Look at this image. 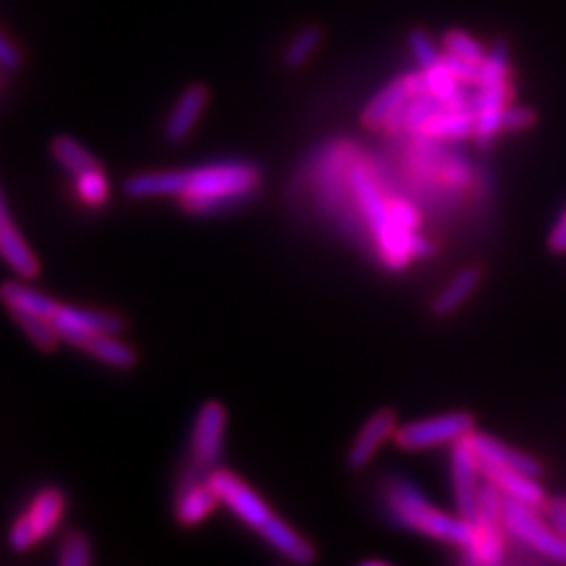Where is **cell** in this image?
I'll list each match as a JSON object with an SVG mask.
<instances>
[{
	"mask_svg": "<svg viewBox=\"0 0 566 566\" xmlns=\"http://www.w3.org/2000/svg\"><path fill=\"white\" fill-rule=\"evenodd\" d=\"M349 187L357 212L366 224V232L374 239L376 251L387 270H406L413 258H428L432 253V245L420 234L401 229L392 212V203L380 191L374 172L359 156H354L349 166Z\"/></svg>",
	"mask_w": 566,
	"mask_h": 566,
	"instance_id": "cell-1",
	"label": "cell"
},
{
	"mask_svg": "<svg viewBox=\"0 0 566 566\" xmlns=\"http://www.w3.org/2000/svg\"><path fill=\"white\" fill-rule=\"evenodd\" d=\"M262 185V172L248 161H220L185 170V189L177 201L191 216H208L251 197Z\"/></svg>",
	"mask_w": 566,
	"mask_h": 566,
	"instance_id": "cell-2",
	"label": "cell"
},
{
	"mask_svg": "<svg viewBox=\"0 0 566 566\" xmlns=\"http://www.w3.org/2000/svg\"><path fill=\"white\" fill-rule=\"evenodd\" d=\"M385 503L392 517L411 531L437 541H447L458 545L460 551H468L474 543V522L465 517H451L447 512L437 510L428 499L401 476H389L385 484Z\"/></svg>",
	"mask_w": 566,
	"mask_h": 566,
	"instance_id": "cell-3",
	"label": "cell"
},
{
	"mask_svg": "<svg viewBox=\"0 0 566 566\" xmlns=\"http://www.w3.org/2000/svg\"><path fill=\"white\" fill-rule=\"evenodd\" d=\"M510 97V60L505 43H495L480 69L474 97V137L482 147H489L503 130V116Z\"/></svg>",
	"mask_w": 566,
	"mask_h": 566,
	"instance_id": "cell-4",
	"label": "cell"
},
{
	"mask_svg": "<svg viewBox=\"0 0 566 566\" xmlns=\"http://www.w3.org/2000/svg\"><path fill=\"white\" fill-rule=\"evenodd\" d=\"M66 510V495L60 486H45L33 495L24 515L17 517L10 526L8 545L17 555L29 553L35 543L55 534Z\"/></svg>",
	"mask_w": 566,
	"mask_h": 566,
	"instance_id": "cell-5",
	"label": "cell"
},
{
	"mask_svg": "<svg viewBox=\"0 0 566 566\" xmlns=\"http://www.w3.org/2000/svg\"><path fill=\"white\" fill-rule=\"evenodd\" d=\"M503 526L512 538H517L531 551L553 562H566V541L559 538L553 526L538 517V507L520 501H503Z\"/></svg>",
	"mask_w": 566,
	"mask_h": 566,
	"instance_id": "cell-6",
	"label": "cell"
},
{
	"mask_svg": "<svg viewBox=\"0 0 566 566\" xmlns=\"http://www.w3.org/2000/svg\"><path fill=\"white\" fill-rule=\"evenodd\" d=\"M472 432V418L470 413H444L434 418L416 420L409 424H401L395 432V444L403 451H424L444 444H455Z\"/></svg>",
	"mask_w": 566,
	"mask_h": 566,
	"instance_id": "cell-7",
	"label": "cell"
},
{
	"mask_svg": "<svg viewBox=\"0 0 566 566\" xmlns=\"http://www.w3.org/2000/svg\"><path fill=\"white\" fill-rule=\"evenodd\" d=\"M208 482L212 491L218 493L220 503L232 510L234 517H239L248 528H253L258 536L260 531L272 522L274 512L270 510V505L264 503L243 480H239L232 470L216 468L208 474Z\"/></svg>",
	"mask_w": 566,
	"mask_h": 566,
	"instance_id": "cell-8",
	"label": "cell"
},
{
	"mask_svg": "<svg viewBox=\"0 0 566 566\" xmlns=\"http://www.w3.org/2000/svg\"><path fill=\"white\" fill-rule=\"evenodd\" d=\"M227 432V409L220 401H206L197 413L191 428L189 444V465L203 474H210L218 468Z\"/></svg>",
	"mask_w": 566,
	"mask_h": 566,
	"instance_id": "cell-9",
	"label": "cell"
},
{
	"mask_svg": "<svg viewBox=\"0 0 566 566\" xmlns=\"http://www.w3.org/2000/svg\"><path fill=\"white\" fill-rule=\"evenodd\" d=\"M422 91H428L422 71H418V74L416 71H411V74H403L395 81H389L364 106L361 126L368 130L387 128L389 120H392L403 109V106L409 104L416 95H420Z\"/></svg>",
	"mask_w": 566,
	"mask_h": 566,
	"instance_id": "cell-10",
	"label": "cell"
},
{
	"mask_svg": "<svg viewBox=\"0 0 566 566\" xmlns=\"http://www.w3.org/2000/svg\"><path fill=\"white\" fill-rule=\"evenodd\" d=\"M220 505L218 493L212 491L208 474L199 472L197 468H187L177 482L175 493V520L185 528H193L203 524L216 507Z\"/></svg>",
	"mask_w": 566,
	"mask_h": 566,
	"instance_id": "cell-11",
	"label": "cell"
},
{
	"mask_svg": "<svg viewBox=\"0 0 566 566\" xmlns=\"http://www.w3.org/2000/svg\"><path fill=\"white\" fill-rule=\"evenodd\" d=\"M480 458H476L470 439L463 437L453 444L451 453V482H453V495L458 515L465 520H474L476 503H480Z\"/></svg>",
	"mask_w": 566,
	"mask_h": 566,
	"instance_id": "cell-12",
	"label": "cell"
},
{
	"mask_svg": "<svg viewBox=\"0 0 566 566\" xmlns=\"http://www.w3.org/2000/svg\"><path fill=\"white\" fill-rule=\"evenodd\" d=\"M52 322H55L60 335H62V343L69 345H78L87 335H97V333H123L126 331V322L118 314L112 312H102V310H83V307H71V305H62L57 307L55 316H52Z\"/></svg>",
	"mask_w": 566,
	"mask_h": 566,
	"instance_id": "cell-13",
	"label": "cell"
},
{
	"mask_svg": "<svg viewBox=\"0 0 566 566\" xmlns=\"http://www.w3.org/2000/svg\"><path fill=\"white\" fill-rule=\"evenodd\" d=\"M210 102V91L203 83H191L185 87L182 95L177 97L175 106L170 109V116L164 126V139L170 147H180L191 137L197 123L201 120L206 106Z\"/></svg>",
	"mask_w": 566,
	"mask_h": 566,
	"instance_id": "cell-14",
	"label": "cell"
},
{
	"mask_svg": "<svg viewBox=\"0 0 566 566\" xmlns=\"http://www.w3.org/2000/svg\"><path fill=\"white\" fill-rule=\"evenodd\" d=\"M395 432H397V413L392 409L376 411L364 422V428L359 430L357 437H354L352 447L347 449V455H345L347 468L354 472L364 470L370 460L376 458V453L380 451L385 441L395 439Z\"/></svg>",
	"mask_w": 566,
	"mask_h": 566,
	"instance_id": "cell-15",
	"label": "cell"
},
{
	"mask_svg": "<svg viewBox=\"0 0 566 566\" xmlns=\"http://www.w3.org/2000/svg\"><path fill=\"white\" fill-rule=\"evenodd\" d=\"M0 258L8 262V268L20 279L31 281L41 274L39 260L31 253L24 237L17 232L3 191H0Z\"/></svg>",
	"mask_w": 566,
	"mask_h": 566,
	"instance_id": "cell-16",
	"label": "cell"
},
{
	"mask_svg": "<svg viewBox=\"0 0 566 566\" xmlns=\"http://www.w3.org/2000/svg\"><path fill=\"white\" fill-rule=\"evenodd\" d=\"M482 468V476L489 482H493L495 486H499L503 491L505 499H512V501H520L524 505H531V507H545V491L543 486L536 482L534 474H526V472H520V470H510V468H499V465H486V463H480Z\"/></svg>",
	"mask_w": 566,
	"mask_h": 566,
	"instance_id": "cell-17",
	"label": "cell"
},
{
	"mask_svg": "<svg viewBox=\"0 0 566 566\" xmlns=\"http://www.w3.org/2000/svg\"><path fill=\"white\" fill-rule=\"evenodd\" d=\"M468 439H470V444H472L476 458H480V463L520 470V472L534 474V476L541 474V463H538V460L531 458L528 453L512 449V447L503 444V441L493 439L489 434H482V432H470Z\"/></svg>",
	"mask_w": 566,
	"mask_h": 566,
	"instance_id": "cell-18",
	"label": "cell"
},
{
	"mask_svg": "<svg viewBox=\"0 0 566 566\" xmlns=\"http://www.w3.org/2000/svg\"><path fill=\"white\" fill-rule=\"evenodd\" d=\"M185 189V170L139 172L123 182V193L130 199H166L180 197Z\"/></svg>",
	"mask_w": 566,
	"mask_h": 566,
	"instance_id": "cell-19",
	"label": "cell"
},
{
	"mask_svg": "<svg viewBox=\"0 0 566 566\" xmlns=\"http://www.w3.org/2000/svg\"><path fill=\"white\" fill-rule=\"evenodd\" d=\"M260 536L270 543V547H274V551L286 557L289 562H295V564H312L316 559V551L314 545L303 538L300 534H295V531L291 528V524H286L283 520H279L276 515L272 517V522L264 526L260 531Z\"/></svg>",
	"mask_w": 566,
	"mask_h": 566,
	"instance_id": "cell-20",
	"label": "cell"
},
{
	"mask_svg": "<svg viewBox=\"0 0 566 566\" xmlns=\"http://www.w3.org/2000/svg\"><path fill=\"white\" fill-rule=\"evenodd\" d=\"M76 347L91 354L99 364L116 370H130L137 366V352L130 345L118 340V335L114 333L87 335Z\"/></svg>",
	"mask_w": 566,
	"mask_h": 566,
	"instance_id": "cell-21",
	"label": "cell"
},
{
	"mask_svg": "<svg viewBox=\"0 0 566 566\" xmlns=\"http://www.w3.org/2000/svg\"><path fill=\"white\" fill-rule=\"evenodd\" d=\"M424 139H465L474 135V112L472 109H453V106H444V109L430 116L422 123L418 130Z\"/></svg>",
	"mask_w": 566,
	"mask_h": 566,
	"instance_id": "cell-22",
	"label": "cell"
},
{
	"mask_svg": "<svg viewBox=\"0 0 566 566\" xmlns=\"http://www.w3.org/2000/svg\"><path fill=\"white\" fill-rule=\"evenodd\" d=\"M0 303L8 307V312H29L52 318L60 307L55 297H50L31 286H24L20 281H8L0 286Z\"/></svg>",
	"mask_w": 566,
	"mask_h": 566,
	"instance_id": "cell-23",
	"label": "cell"
},
{
	"mask_svg": "<svg viewBox=\"0 0 566 566\" xmlns=\"http://www.w3.org/2000/svg\"><path fill=\"white\" fill-rule=\"evenodd\" d=\"M480 279L482 274L476 268H465L458 274H453V279L432 300V314L449 316L455 310L463 307L465 300L476 291V286H480Z\"/></svg>",
	"mask_w": 566,
	"mask_h": 566,
	"instance_id": "cell-24",
	"label": "cell"
},
{
	"mask_svg": "<svg viewBox=\"0 0 566 566\" xmlns=\"http://www.w3.org/2000/svg\"><path fill=\"white\" fill-rule=\"evenodd\" d=\"M50 154L55 161L71 175L76 177L85 170H93V168H99V161L97 158L87 151L78 139L69 137V135H57L52 137L50 142Z\"/></svg>",
	"mask_w": 566,
	"mask_h": 566,
	"instance_id": "cell-25",
	"label": "cell"
},
{
	"mask_svg": "<svg viewBox=\"0 0 566 566\" xmlns=\"http://www.w3.org/2000/svg\"><path fill=\"white\" fill-rule=\"evenodd\" d=\"M14 324L24 331L31 345L41 352H55L62 343V335L55 326V322L41 314H29V312H10Z\"/></svg>",
	"mask_w": 566,
	"mask_h": 566,
	"instance_id": "cell-26",
	"label": "cell"
},
{
	"mask_svg": "<svg viewBox=\"0 0 566 566\" xmlns=\"http://www.w3.org/2000/svg\"><path fill=\"white\" fill-rule=\"evenodd\" d=\"M322 41H324V29L322 27L310 24L305 29H300L291 39V43L286 45V50H283L281 64L291 69V71L303 69L312 60V55L318 50V45H322Z\"/></svg>",
	"mask_w": 566,
	"mask_h": 566,
	"instance_id": "cell-27",
	"label": "cell"
},
{
	"mask_svg": "<svg viewBox=\"0 0 566 566\" xmlns=\"http://www.w3.org/2000/svg\"><path fill=\"white\" fill-rule=\"evenodd\" d=\"M74 185H76L78 199H81L87 208H102V206L109 203L112 189H109V180H106V175H104L102 166L76 175V177H74Z\"/></svg>",
	"mask_w": 566,
	"mask_h": 566,
	"instance_id": "cell-28",
	"label": "cell"
},
{
	"mask_svg": "<svg viewBox=\"0 0 566 566\" xmlns=\"http://www.w3.org/2000/svg\"><path fill=\"white\" fill-rule=\"evenodd\" d=\"M444 52L449 55L458 57V60H465L470 64L482 66V62L486 60V50L484 45L470 35L468 31H460V29H451L444 33Z\"/></svg>",
	"mask_w": 566,
	"mask_h": 566,
	"instance_id": "cell-29",
	"label": "cell"
},
{
	"mask_svg": "<svg viewBox=\"0 0 566 566\" xmlns=\"http://www.w3.org/2000/svg\"><path fill=\"white\" fill-rule=\"evenodd\" d=\"M93 559H95V553H93L91 538H87L78 528L69 531V534L62 538L57 562L62 566H87L93 564Z\"/></svg>",
	"mask_w": 566,
	"mask_h": 566,
	"instance_id": "cell-30",
	"label": "cell"
},
{
	"mask_svg": "<svg viewBox=\"0 0 566 566\" xmlns=\"http://www.w3.org/2000/svg\"><path fill=\"white\" fill-rule=\"evenodd\" d=\"M409 48H411L413 57H416V62H418L420 69L430 66V64H434V62L441 60L439 50L434 48L432 39H430V35L424 33V31H411V33H409Z\"/></svg>",
	"mask_w": 566,
	"mask_h": 566,
	"instance_id": "cell-31",
	"label": "cell"
},
{
	"mask_svg": "<svg viewBox=\"0 0 566 566\" xmlns=\"http://www.w3.org/2000/svg\"><path fill=\"white\" fill-rule=\"evenodd\" d=\"M441 55H444V62L451 69V74L463 85H476V81H480V69L482 66L470 64L465 60H458V57L449 55V52H441Z\"/></svg>",
	"mask_w": 566,
	"mask_h": 566,
	"instance_id": "cell-32",
	"label": "cell"
},
{
	"mask_svg": "<svg viewBox=\"0 0 566 566\" xmlns=\"http://www.w3.org/2000/svg\"><path fill=\"white\" fill-rule=\"evenodd\" d=\"M534 112L526 109V106H507L505 116H503V130L510 133H520L526 130L528 126H534Z\"/></svg>",
	"mask_w": 566,
	"mask_h": 566,
	"instance_id": "cell-33",
	"label": "cell"
},
{
	"mask_svg": "<svg viewBox=\"0 0 566 566\" xmlns=\"http://www.w3.org/2000/svg\"><path fill=\"white\" fill-rule=\"evenodd\" d=\"M545 515L555 534L566 541V499L545 501Z\"/></svg>",
	"mask_w": 566,
	"mask_h": 566,
	"instance_id": "cell-34",
	"label": "cell"
},
{
	"mask_svg": "<svg viewBox=\"0 0 566 566\" xmlns=\"http://www.w3.org/2000/svg\"><path fill=\"white\" fill-rule=\"evenodd\" d=\"M24 64V60H22V52L17 50L3 33H0V66L3 69H8V71H14V69H20Z\"/></svg>",
	"mask_w": 566,
	"mask_h": 566,
	"instance_id": "cell-35",
	"label": "cell"
},
{
	"mask_svg": "<svg viewBox=\"0 0 566 566\" xmlns=\"http://www.w3.org/2000/svg\"><path fill=\"white\" fill-rule=\"evenodd\" d=\"M547 245H551L553 253H566V210L559 216V220L555 222L551 239H547Z\"/></svg>",
	"mask_w": 566,
	"mask_h": 566,
	"instance_id": "cell-36",
	"label": "cell"
}]
</instances>
